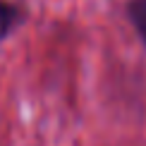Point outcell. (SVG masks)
I'll use <instances>...</instances> for the list:
<instances>
[{"mask_svg": "<svg viewBox=\"0 0 146 146\" xmlns=\"http://www.w3.org/2000/svg\"><path fill=\"white\" fill-rule=\"evenodd\" d=\"M129 17H132V22L137 24L141 38L146 41V0H132V5H129Z\"/></svg>", "mask_w": 146, "mask_h": 146, "instance_id": "6da1fadb", "label": "cell"}, {"mask_svg": "<svg viewBox=\"0 0 146 146\" xmlns=\"http://www.w3.org/2000/svg\"><path fill=\"white\" fill-rule=\"evenodd\" d=\"M15 22H17V12H15V7L0 0V38H3V36L10 31L12 27H15Z\"/></svg>", "mask_w": 146, "mask_h": 146, "instance_id": "7a4b0ae2", "label": "cell"}]
</instances>
